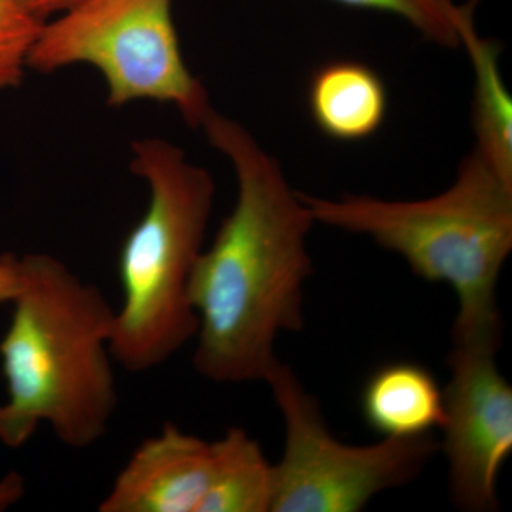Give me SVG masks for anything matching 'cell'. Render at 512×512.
<instances>
[{
    "mask_svg": "<svg viewBox=\"0 0 512 512\" xmlns=\"http://www.w3.org/2000/svg\"><path fill=\"white\" fill-rule=\"evenodd\" d=\"M20 289L0 342L8 402L0 441L25 446L42 424L74 450L99 443L119 407L113 306L49 254L19 256Z\"/></svg>",
    "mask_w": 512,
    "mask_h": 512,
    "instance_id": "cell-2",
    "label": "cell"
},
{
    "mask_svg": "<svg viewBox=\"0 0 512 512\" xmlns=\"http://www.w3.org/2000/svg\"><path fill=\"white\" fill-rule=\"evenodd\" d=\"M274 464L242 427L212 441V473L200 512H271Z\"/></svg>",
    "mask_w": 512,
    "mask_h": 512,
    "instance_id": "cell-12",
    "label": "cell"
},
{
    "mask_svg": "<svg viewBox=\"0 0 512 512\" xmlns=\"http://www.w3.org/2000/svg\"><path fill=\"white\" fill-rule=\"evenodd\" d=\"M501 340L451 338L440 450L461 511L498 510V477L512 453V387L497 365Z\"/></svg>",
    "mask_w": 512,
    "mask_h": 512,
    "instance_id": "cell-7",
    "label": "cell"
},
{
    "mask_svg": "<svg viewBox=\"0 0 512 512\" xmlns=\"http://www.w3.org/2000/svg\"><path fill=\"white\" fill-rule=\"evenodd\" d=\"M301 197L315 222L366 235L402 256L414 275L451 286L458 302L451 338L503 339L497 285L512 249V183L474 148L451 187L424 200Z\"/></svg>",
    "mask_w": 512,
    "mask_h": 512,
    "instance_id": "cell-3",
    "label": "cell"
},
{
    "mask_svg": "<svg viewBox=\"0 0 512 512\" xmlns=\"http://www.w3.org/2000/svg\"><path fill=\"white\" fill-rule=\"evenodd\" d=\"M77 0H23L26 6L39 18L47 19L69 8Z\"/></svg>",
    "mask_w": 512,
    "mask_h": 512,
    "instance_id": "cell-17",
    "label": "cell"
},
{
    "mask_svg": "<svg viewBox=\"0 0 512 512\" xmlns=\"http://www.w3.org/2000/svg\"><path fill=\"white\" fill-rule=\"evenodd\" d=\"M285 423L284 456L274 464L271 512H357L416 480L440 451L434 433L350 446L330 433L318 400L279 362L265 380Z\"/></svg>",
    "mask_w": 512,
    "mask_h": 512,
    "instance_id": "cell-6",
    "label": "cell"
},
{
    "mask_svg": "<svg viewBox=\"0 0 512 512\" xmlns=\"http://www.w3.org/2000/svg\"><path fill=\"white\" fill-rule=\"evenodd\" d=\"M55 16L43 23L29 70L52 74L87 64L106 83L107 106L156 101L201 127L210 96L185 62L173 0H77Z\"/></svg>",
    "mask_w": 512,
    "mask_h": 512,
    "instance_id": "cell-5",
    "label": "cell"
},
{
    "mask_svg": "<svg viewBox=\"0 0 512 512\" xmlns=\"http://www.w3.org/2000/svg\"><path fill=\"white\" fill-rule=\"evenodd\" d=\"M130 170L146 184L148 201L120 249L123 301L114 312L111 355L127 372L144 373L197 335L190 284L205 248L215 183L183 148L160 137L131 143Z\"/></svg>",
    "mask_w": 512,
    "mask_h": 512,
    "instance_id": "cell-4",
    "label": "cell"
},
{
    "mask_svg": "<svg viewBox=\"0 0 512 512\" xmlns=\"http://www.w3.org/2000/svg\"><path fill=\"white\" fill-rule=\"evenodd\" d=\"M25 494V483L18 473H10L0 481V512L18 503Z\"/></svg>",
    "mask_w": 512,
    "mask_h": 512,
    "instance_id": "cell-16",
    "label": "cell"
},
{
    "mask_svg": "<svg viewBox=\"0 0 512 512\" xmlns=\"http://www.w3.org/2000/svg\"><path fill=\"white\" fill-rule=\"evenodd\" d=\"M360 409L370 429L393 439L433 433L446 419L444 390L427 367L413 362H393L373 372Z\"/></svg>",
    "mask_w": 512,
    "mask_h": 512,
    "instance_id": "cell-9",
    "label": "cell"
},
{
    "mask_svg": "<svg viewBox=\"0 0 512 512\" xmlns=\"http://www.w3.org/2000/svg\"><path fill=\"white\" fill-rule=\"evenodd\" d=\"M200 128L234 168L237 201L192 272V365L214 383L265 382L281 362L276 339L305 326L316 222L279 161L239 121L211 109Z\"/></svg>",
    "mask_w": 512,
    "mask_h": 512,
    "instance_id": "cell-1",
    "label": "cell"
},
{
    "mask_svg": "<svg viewBox=\"0 0 512 512\" xmlns=\"http://www.w3.org/2000/svg\"><path fill=\"white\" fill-rule=\"evenodd\" d=\"M350 8L379 10L406 20L424 39L436 45L457 49L460 47L461 20L468 6L456 0H333Z\"/></svg>",
    "mask_w": 512,
    "mask_h": 512,
    "instance_id": "cell-13",
    "label": "cell"
},
{
    "mask_svg": "<svg viewBox=\"0 0 512 512\" xmlns=\"http://www.w3.org/2000/svg\"><path fill=\"white\" fill-rule=\"evenodd\" d=\"M211 473L212 441L165 423L134 450L97 510L200 512Z\"/></svg>",
    "mask_w": 512,
    "mask_h": 512,
    "instance_id": "cell-8",
    "label": "cell"
},
{
    "mask_svg": "<svg viewBox=\"0 0 512 512\" xmlns=\"http://www.w3.org/2000/svg\"><path fill=\"white\" fill-rule=\"evenodd\" d=\"M20 289L19 256H0V305L10 303Z\"/></svg>",
    "mask_w": 512,
    "mask_h": 512,
    "instance_id": "cell-15",
    "label": "cell"
},
{
    "mask_svg": "<svg viewBox=\"0 0 512 512\" xmlns=\"http://www.w3.org/2000/svg\"><path fill=\"white\" fill-rule=\"evenodd\" d=\"M471 2L460 23L458 35L474 70L473 128L477 144L474 150L512 183V100L500 70V49L485 39L474 25Z\"/></svg>",
    "mask_w": 512,
    "mask_h": 512,
    "instance_id": "cell-11",
    "label": "cell"
},
{
    "mask_svg": "<svg viewBox=\"0 0 512 512\" xmlns=\"http://www.w3.org/2000/svg\"><path fill=\"white\" fill-rule=\"evenodd\" d=\"M308 100L316 126L338 141L373 136L383 126L389 107L379 74L353 60H338L316 70Z\"/></svg>",
    "mask_w": 512,
    "mask_h": 512,
    "instance_id": "cell-10",
    "label": "cell"
},
{
    "mask_svg": "<svg viewBox=\"0 0 512 512\" xmlns=\"http://www.w3.org/2000/svg\"><path fill=\"white\" fill-rule=\"evenodd\" d=\"M43 23L23 0H0V90L22 84Z\"/></svg>",
    "mask_w": 512,
    "mask_h": 512,
    "instance_id": "cell-14",
    "label": "cell"
}]
</instances>
